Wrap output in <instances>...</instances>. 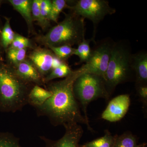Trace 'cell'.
Returning <instances> with one entry per match:
<instances>
[{
    "label": "cell",
    "mask_w": 147,
    "mask_h": 147,
    "mask_svg": "<svg viewBox=\"0 0 147 147\" xmlns=\"http://www.w3.org/2000/svg\"><path fill=\"white\" fill-rule=\"evenodd\" d=\"M84 73L85 71L82 66L72 71L63 80L47 83V89L53 94L42 106L35 108L38 116L47 117L55 126H64L71 123L83 124L93 132L94 130L89 122L81 113L79 102L73 92L74 82Z\"/></svg>",
    "instance_id": "cell-1"
},
{
    "label": "cell",
    "mask_w": 147,
    "mask_h": 147,
    "mask_svg": "<svg viewBox=\"0 0 147 147\" xmlns=\"http://www.w3.org/2000/svg\"><path fill=\"white\" fill-rule=\"evenodd\" d=\"M34 85L22 81L11 66L0 61V112L22 110L28 104V95Z\"/></svg>",
    "instance_id": "cell-2"
},
{
    "label": "cell",
    "mask_w": 147,
    "mask_h": 147,
    "mask_svg": "<svg viewBox=\"0 0 147 147\" xmlns=\"http://www.w3.org/2000/svg\"><path fill=\"white\" fill-rule=\"evenodd\" d=\"M84 19L71 12L65 14L62 21L51 28L46 34L36 37V40L47 47L78 45L85 38Z\"/></svg>",
    "instance_id": "cell-3"
},
{
    "label": "cell",
    "mask_w": 147,
    "mask_h": 147,
    "mask_svg": "<svg viewBox=\"0 0 147 147\" xmlns=\"http://www.w3.org/2000/svg\"><path fill=\"white\" fill-rule=\"evenodd\" d=\"M132 55L126 42H115L104 78L110 96L118 85L129 81L134 74L131 65Z\"/></svg>",
    "instance_id": "cell-4"
},
{
    "label": "cell",
    "mask_w": 147,
    "mask_h": 147,
    "mask_svg": "<svg viewBox=\"0 0 147 147\" xmlns=\"http://www.w3.org/2000/svg\"><path fill=\"white\" fill-rule=\"evenodd\" d=\"M73 92L76 100L82 106L85 118L89 122L87 115L89 104L99 98L108 100L110 96L103 78L90 73L82 74L77 78L74 84Z\"/></svg>",
    "instance_id": "cell-5"
},
{
    "label": "cell",
    "mask_w": 147,
    "mask_h": 147,
    "mask_svg": "<svg viewBox=\"0 0 147 147\" xmlns=\"http://www.w3.org/2000/svg\"><path fill=\"white\" fill-rule=\"evenodd\" d=\"M67 8L77 16L92 21L94 29L105 16L116 12L105 0H79L73 5H68Z\"/></svg>",
    "instance_id": "cell-6"
},
{
    "label": "cell",
    "mask_w": 147,
    "mask_h": 147,
    "mask_svg": "<svg viewBox=\"0 0 147 147\" xmlns=\"http://www.w3.org/2000/svg\"><path fill=\"white\" fill-rule=\"evenodd\" d=\"M115 43L109 38L100 41L96 45L92 50L88 61L82 65L85 72L93 74L104 79Z\"/></svg>",
    "instance_id": "cell-7"
},
{
    "label": "cell",
    "mask_w": 147,
    "mask_h": 147,
    "mask_svg": "<svg viewBox=\"0 0 147 147\" xmlns=\"http://www.w3.org/2000/svg\"><path fill=\"white\" fill-rule=\"evenodd\" d=\"M28 59L43 79L53 69L65 62L58 59L51 50L41 47L34 48L29 54Z\"/></svg>",
    "instance_id": "cell-8"
},
{
    "label": "cell",
    "mask_w": 147,
    "mask_h": 147,
    "mask_svg": "<svg viewBox=\"0 0 147 147\" xmlns=\"http://www.w3.org/2000/svg\"><path fill=\"white\" fill-rule=\"evenodd\" d=\"M65 133L60 139L54 140L44 136H40L45 147H79V142L84 134L82 127L77 123L69 124L64 126Z\"/></svg>",
    "instance_id": "cell-9"
},
{
    "label": "cell",
    "mask_w": 147,
    "mask_h": 147,
    "mask_svg": "<svg viewBox=\"0 0 147 147\" xmlns=\"http://www.w3.org/2000/svg\"><path fill=\"white\" fill-rule=\"evenodd\" d=\"M130 96L128 94H121L110 100L102 113L101 118L111 122H115L123 118L129 108Z\"/></svg>",
    "instance_id": "cell-10"
},
{
    "label": "cell",
    "mask_w": 147,
    "mask_h": 147,
    "mask_svg": "<svg viewBox=\"0 0 147 147\" xmlns=\"http://www.w3.org/2000/svg\"><path fill=\"white\" fill-rule=\"evenodd\" d=\"M12 67L16 75L24 82L40 86L45 85L43 78L29 59H26L17 65Z\"/></svg>",
    "instance_id": "cell-11"
},
{
    "label": "cell",
    "mask_w": 147,
    "mask_h": 147,
    "mask_svg": "<svg viewBox=\"0 0 147 147\" xmlns=\"http://www.w3.org/2000/svg\"><path fill=\"white\" fill-rule=\"evenodd\" d=\"M131 67L135 75L136 86L147 85V53L141 51L131 57Z\"/></svg>",
    "instance_id": "cell-12"
},
{
    "label": "cell",
    "mask_w": 147,
    "mask_h": 147,
    "mask_svg": "<svg viewBox=\"0 0 147 147\" xmlns=\"http://www.w3.org/2000/svg\"><path fill=\"white\" fill-rule=\"evenodd\" d=\"M13 9L18 11L26 21L29 34H34L35 32L33 21L32 17V0H9Z\"/></svg>",
    "instance_id": "cell-13"
},
{
    "label": "cell",
    "mask_w": 147,
    "mask_h": 147,
    "mask_svg": "<svg viewBox=\"0 0 147 147\" xmlns=\"http://www.w3.org/2000/svg\"><path fill=\"white\" fill-rule=\"evenodd\" d=\"M52 92L38 85H34L28 95V104L35 108L42 106L52 96Z\"/></svg>",
    "instance_id": "cell-14"
},
{
    "label": "cell",
    "mask_w": 147,
    "mask_h": 147,
    "mask_svg": "<svg viewBox=\"0 0 147 147\" xmlns=\"http://www.w3.org/2000/svg\"><path fill=\"white\" fill-rule=\"evenodd\" d=\"M117 135L113 136L108 129L105 130L104 136L79 145V147H113Z\"/></svg>",
    "instance_id": "cell-15"
},
{
    "label": "cell",
    "mask_w": 147,
    "mask_h": 147,
    "mask_svg": "<svg viewBox=\"0 0 147 147\" xmlns=\"http://www.w3.org/2000/svg\"><path fill=\"white\" fill-rule=\"evenodd\" d=\"M5 23L3 26L2 30L1 40L2 46L5 52L10 47L15 36V33L13 32L10 25V18L5 17Z\"/></svg>",
    "instance_id": "cell-16"
},
{
    "label": "cell",
    "mask_w": 147,
    "mask_h": 147,
    "mask_svg": "<svg viewBox=\"0 0 147 147\" xmlns=\"http://www.w3.org/2000/svg\"><path fill=\"white\" fill-rule=\"evenodd\" d=\"M72 70L65 62L53 69L43 79L45 84L58 78H65L72 72Z\"/></svg>",
    "instance_id": "cell-17"
},
{
    "label": "cell",
    "mask_w": 147,
    "mask_h": 147,
    "mask_svg": "<svg viewBox=\"0 0 147 147\" xmlns=\"http://www.w3.org/2000/svg\"><path fill=\"white\" fill-rule=\"evenodd\" d=\"M91 40L84 38L82 42L78 45L77 48H75L74 55L78 56L80 61L79 63H86L90 57L92 50L90 46Z\"/></svg>",
    "instance_id": "cell-18"
},
{
    "label": "cell",
    "mask_w": 147,
    "mask_h": 147,
    "mask_svg": "<svg viewBox=\"0 0 147 147\" xmlns=\"http://www.w3.org/2000/svg\"><path fill=\"white\" fill-rule=\"evenodd\" d=\"M137 139L131 132H125L121 135H117L113 147H137Z\"/></svg>",
    "instance_id": "cell-19"
},
{
    "label": "cell",
    "mask_w": 147,
    "mask_h": 147,
    "mask_svg": "<svg viewBox=\"0 0 147 147\" xmlns=\"http://www.w3.org/2000/svg\"><path fill=\"white\" fill-rule=\"evenodd\" d=\"M40 1L41 0H33L32 7V17L33 22H36L42 30H45L50 27V21L45 20L41 15L40 8Z\"/></svg>",
    "instance_id": "cell-20"
},
{
    "label": "cell",
    "mask_w": 147,
    "mask_h": 147,
    "mask_svg": "<svg viewBox=\"0 0 147 147\" xmlns=\"http://www.w3.org/2000/svg\"><path fill=\"white\" fill-rule=\"evenodd\" d=\"M27 49H8L6 51V58L9 65L13 66L17 65L26 59Z\"/></svg>",
    "instance_id": "cell-21"
},
{
    "label": "cell",
    "mask_w": 147,
    "mask_h": 147,
    "mask_svg": "<svg viewBox=\"0 0 147 147\" xmlns=\"http://www.w3.org/2000/svg\"><path fill=\"white\" fill-rule=\"evenodd\" d=\"M67 1L65 0H53L52 1L51 9L49 15V21L58 23L60 14L65 8L68 7Z\"/></svg>",
    "instance_id": "cell-22"
},
{
    "label": "cell",
    "mask_w": 147,
    "mask_h": 147,
    "mask_svg": "<svg viewBox=\"0 0 147 147\" xmlns=\"http://www.w3.org/2000/svg\"><path fill=\"white\" fill-rule=\"evenodd\" d=\"M55 56L63 61L65 62L69 58L74 55L75 48L69 45H62L59 47H48Z\"/></svg>",
    "instance_id": "cell-23"
},
{
    "label": "cell",
    "mask_w": 147,
    "mask_h": 147,
    "mask_svg": "<svg viewBox=\"0 0 147 147\" xmlns=\"http://www.w3.org/2000/svg\"><path fill=\"white\" fill-rule=\"evenodd\" d=\"M0 147H23L20 140L13 134L7 132H0Z\"/></svg>",
    "instance_id": "cell-24"
},
{
    "label": "cell",
    "mask_w": 147,
    "mask_h": 147,
    "mask_svg": "<svg viewBox=\"0 0 147 147\" xmlns=\"http://www.w3.org/2000/svg\"><path fill=\"white\" fill-rule=\"evenodd\" d=\"M28 48H34L30 40L19 34L15 33L14 39L8 49L21 50Z\"/></svg>",
    "instance_id": "cell-25"
},
{
    "label": "cell",
    "mask_w": 147,
    "mask_h": 147,
    "mask_svg": "<svg viewBox=\"0 0 147 147\" xmlns=\"http://www.w3.org/2000/svg\"><path fill=\"white\" fill-rule=\"evenodd\" d=\"M52 1L50 0H41L40 8V13L44 19L50 21L49 20L50 9H51Z\"/></svg>",
    "instance_id": "cell-26"
},
{
    "label": "cell",
    "mask_w": 147,
    "mask_h": 147,
    "mask_svg": "<svg viewBox=\"0 0 147 147\" xmlns=\"http://www.w3.org/2000/svg\"><path fill=\"white\" fill-rule=\"evenodd\" d=\"M137 94L140 100L145 106L147 105V86H136Z\"/></svg>",
    "instance_id": "cell-27"
},
{
    "label": "cell",
    "mask_w": 147,
    "mask_h": 147,
    "mask_svg": "<svg viewBox=\"0 0 147 147\" xmlns=\"http://www.w3.org/2000/svg\"><path fill=\"white\" fill-rule=\"evenodd\" d=\"M3 24L0 18V61H4V50L3 49L2 46L1 40V36L2 30L3 29Z\"/></svg>",
    "instance_id": "cell-28"
},
{
    "label": "cell",
    "mask_w": 147,
    "mask_h": 147,
    "mask_svg": "<svg viewBox=\"0 0 147 147\" xmlns=\"http://www.w3.org/2000/svg\"><path fill=\"white\" fill-rule=\"evenodd\" d=\"M137 147H147L146 143H143V144H139Z\"/></svg>",
    "instance_id": "cell-29"
},
{
    "label": "cell",
    "mask_w": 147,
    "mask_h": 147,
    "mask_svg": "<svg viewBox=\"0 0 147 147\" xmlns=\"http://www.w3.org/2000/svg\"><path fill=\"white\" fill-rule=\"evenodd\" d=\"M4 3V1H3V0H0V7H1V5H2V4Z\"/></svg>",
    "instance_id": "cell-30"
},
{
    "label": "cell",
    "mask_w": 147,
    "mask_h": 147,
    "mask_svg": "<svg viewBox=\"0 0 147 147\" xmlns=\"http://www.w3.org/2000/svg\"></svg>",
    "instance_id": "cell-31"
}]
</instances>
